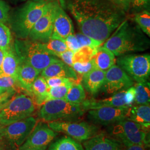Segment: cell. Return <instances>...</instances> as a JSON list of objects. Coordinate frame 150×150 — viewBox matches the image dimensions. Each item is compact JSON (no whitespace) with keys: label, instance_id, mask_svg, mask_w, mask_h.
<instances>
[{"label":"cell","instance_id":"cell-7","mask_svg":"<svg viewBox=\"0 0 150 150\" xmlns=\"http://www.w3.org/2000/svg\"><path fill=\"white\" fill-rule=\"evenodd\" d=\"M117 65L137 83L148 82L150 74V54H124L118 56Z\"/></svg>","mask_w":150,"mask_h":150},{"label":"cell","instance_id":"cell-23","mask_svg":"<svg viewBox=\"0 0 150 150\" xmlns=\"http://www.w3.org/2000/svg\"><path fill=\"white\" fill-rule=\"evenodd\" d=\"M20 61L13 46L4 51L2 64V71L4 75L15 77L17 79Z\"/></svg>","mask_w":150,"mask_h":150},{"label":"cell","instance_id":"cell-21","mask_svg":"<svg viewBox=\"0 0 150 150\" xmlns=\"http://www.w3.org/2000/svg\"><path fill=\"white\" fill-rule=\"evenodd\" d=\"M127 119L139 123L144 129L148 130L150 126V105L131 106Z\"/></svg>","mask_w":150,"mask_h":150},{"label":"cell","instance_id":"cell-2","mask_svg":"<svg viewBox=\"0 0 150 150\" xmlns=\"http://www.w3.org/2000/svg\"><path fill=\"white\" fill-rule=\"evenodd\" d=\"M150 40L135 23L126 19L102 46L115 56L142 52L150 47Z\"/></svg>","mask_w":150,"mask_h":150},{"label":"cell","instance_id":"cell-24","mask_svg":"<svg viewBox=\"0 0 150 150\" xmlns=\"http://www.w3.org/2000/svg\"><path fill=\"white\" fill-rule=\"evenodd\" d=\"M49 88L45 79L38 76L32 84L31 92V96L36 104L41 105L46 101Z\"/></svg>","mask_w":150,"mask_h":150},{"label":"cell","instance_id":"cell-38","mask_svg":"<svg viewBox=\"0 0 150 150\" xmlns=\"http://www.w3.org/2000/svg\"><path fill=\"white\" fill-rule=\"evenodd\" d=\"M64 41L68 50H71L74 52L80 48V45L75 34L69 36L64 40Z\"/></svg>","mask_w":150,"mask_h":150},{"label":"cell","instance_id":"cell-25","mask_svg":"<svg viewBox=\"0 0 150 150\" xmlns=\"http://www.w3.org/2000/svg\"><path fill=\"white\" fill-rule=\"evenodd\" d=\"M48 150H84L80 144L70 137L65 136L56 140Z\"/></svg>","mask_w":150,"mask_h":150},{"label":"cell","instance_id":"cell-3","mask_svg":"<svg viewBox=\"0 0 150 150\" xmlns=\"http://www.w3.org/2000/svg\"><path fill=\"white\" fill-rule=\"evenodd\" d=\"M13 48L20 62L28 64L40 72L59 59L48 53L41 43L30 40H16Z\"/></svg>","mask_w":150,"mask_h":150},{"label":"cell","instance_id":"cell-13","mask_svg":"<svg viewBox=\"0 0 150 150\" xmlns=\"http://www.w3.org/2000/svg\"><path fill=\"white\" fill-rule=\"evenodd\" d=\"M134 85V81L118 65L114 64L106 71L101 90L107 94H114Z\"/></svg>","mask_w":150,"mask_h":150},{"label":"cell","instance_id":"cell-15","mask_svg":"<svg viewBox=\"0 0 150 150\" xmlns=\"http://www.w3.org/2000/svg\"><path fill=\"white\" fill-rule=\"evenodd\" d=\"M53 25V33L51 36L64 40L69 36L74 34L72 21L58 1L55 5Z\"/></svg>","mask_w":150,"mask_h":150},{"label":"cell","instance_id":"cell-18","mask_svg":"<svg viewBox=\"0 0 150 150\" xmlns=\"http://www.w3.org/2000/svg\"><path fill=\"white\" fill-rule=\"evenodd\" d=\"M125 91L126 90L119 91L114 93L112 96L102 100H85L82 104L85 111L103 107L128 106L126 105L125 98Z\"/></svg>","mask_w":150,"mask_h":150},{"label":"cell","instance_id":"cell-9","mask_svg":"<svg viewBox=\"0 0 150 150\" xmlns=\"http://www.w3.org/2000/svg\"><path fill=\"white\" fill-rule=\"evenodd\" d=\"M48 126L56 132L67 134L72 139L80 142L85 141L98 134L96 126L86 122L56 121L49 122Z\"/></svg>","mask_w":150,"mask_h":150},{"label":"cell","instance_id":"cell-43","mask_svg":"<svg viewBox=\"0 0 150 150\" xmlns=\"http://www.w3.org/2000/svg\"><path fill=\"white\" fill-rule=\"evenodd\" d=\"M119 150H146L145 146L142 145H134L129 146L121 145V148Z\"/></svg>","mask_w":150,"mask_h":150},{"label":"cell","instance_id":"cell-14","mask_svg":"<svg viewBox=\"0 0 150 150\" xmlns=\"http://www.w3.org/2000/svg\"><path fill=\"white\" fill-rule=\"evenodd\" d=\"M131 106L103 107L92 109L89 110L88 116L95 123L103 125L114 124L127 118Z\"/></svg>","mask_w":150,"mask_h":150},{"label":"cell","instance_id":"cell-35","mask_svg":"<svg viewBox=\"0 0 150 150\" xmlns=\"http://www.w3.org/2000/svg\"><path fill=\"white\" fill-rule=\"evenodd\" d=\"M45 80L47 83V85L50 88L62 86L70 83H77L75 81L68 78H65V77H53L45 79Z\"/></svg>","mask_w":150,"mask_h":150},{"label":"cell","instance_id":"cell-11","mask_svg":"<svg viewBox=\"0 0 150 150\" xmlns=\"http://www.w3.org/2000/svg\"><path fill=\"white\" fill-rule=\"evenodd\" d=\"M57 1L48 3L47 9L32 27L28 36L30 40L45 43L50 39L53 33L54 13Z\"/></svg>","mask_w":150,"mask_h":150},{"label":"cell","instance_id":"cell-39","mask_svg":"<svg viewBox=\"0 0 150 150\" xmlns=\"http://www.w3.org/2000/svg\"><path fill=\"white\" fill-rule=\"evenodd\" d=\"M74 54V51L70 50H67L62 53L57 54L56 56L57 58H59L60 60L63 61L64 64L72 67L73 64L72 59H73Z\"/></svg>","mask_w":150,"mask_h":150},{"label":"cell","instance_id":"cell-45","mask_svg":"<svg viewBox=\"0 0 150 150\" xmlns=\"http://www.w3.org/2000/svg\"><path fill=\"white\" fill-rule=\"evenodd\" d=\"M4 56V51L0 50V76L4 75L2 71V64Z\"/></svg>","mask_w":150,"mask_h":150},{"label":"cell","instance_id":"cell-46","mask_svg":"<svg viewBox=\"0 0 150 150\" xmlns=\"http://www.w3.org/2000/svg\"><path fill=\"white\" fill-rule=\"evenodd\" d=\"M5 126L2 125L0 123V142L4 139V129Z\"/></svg>","mask_w":150,"mask_h":150},{"label":"cell","instance_id":"cell-32","mask_svg":"<svg viewBox=\"0 0 150 150\" xmlns=\"http://www.w3.org/2000/svg\"><path fill=\"white\" fill-rule=\"evenodd\" d=\"M76 83H70L62 86L49 88L47 101L54 99H64L70 88Z\"/></svg>","mask_w":150,"mask_h":150},{"label":"cell","instance_id":"cell-12","mask_svg":"<svg viewBox=\"0 0 150 150\" xmlns=\"http://www.w3.org/2000/svg\"><path fill=\"white\" fill-rule=\"evenodd\" d=\"M57 134L48 125L37 123L32 132L17 150H46Z\"/></svg>","mask_w":150,"mask_h":150},{"label":"cell","instance_id":"cell-10","mask_svg":"<svg viewBox=\"0 0 150 150\" xmlns=\"http://www.w3.org/2000/svg\"><path fill=\"white\" fill-rule=\"evenodd\" d=\"M37 120L32 116L5 126L4 139L14 148L21 146L32 132Z\"/></svg>","mask_w":150,"mask_h":150},{"label":"cell","instance_id":"cell-20","mask_svg":"<svg viewBox=\"0 0 150 150\" xmlns=\"http://www.w3.org/2000/svg\"><path fill=\"white\" fill-rule=\"evenodd\" d=\"M40 73L31 66L20 62L17 77L18 85L31 95L32 84Z\"/></svg>","mask_w":150,"mask_h":150},{"label":"cell","instance_id":"cell-30","mask_svg":"<svg viewBox=\"0 0 150 150\" xmlns=\"http://www.w3.org/2000/svg\"><path fill=\"white\" fill-rule=\"evenodd\" d=\"M134 21L145 34L150 37V13L147 10L141 11L134 15Z\"/></svg>","mask_w":150,"mask_h":150},{"label":"cell","instance_id":"cell-47","mask_svg":"<svg viewBox=\"0 0 150 150\" xmlns=\"http://www.w3.org/2000/svg\"><path fill=\"white\" fill-rule=\"evenodd\" d=\"M10 90H11V89H6L5 88H2V87H0V97L2 96L3 95H4L5 93L7 91H8Z\"/></svg>","mask_w":150,"mask_h":150},{"label":"cell","instance_id":"cell-48","mask_svg":"<svg viewBox=\"0 0 150 150\" xmlns=\"http://www.w3.org/2000/svg\"><path fill=\"white\" fill-rule=\"evenodd\" d=\"M35 2H45V3H49L51 2H54L57 0H32Z\"/></svg>","mask_w":150,"mask_h":150},{"label":"cell","instance_id":"cell-27","mask_svg":"<svg viewBox=\"0 0 150 150\" xmlns=\"http://www.w3.org/2000/svg\"><path fill=\"white\" fill-rule=\"evenodd\" d=\"M67 101L74 104H82L86 100L85 89L81 83H75L70 88L64 98Z\"/></svg>","mask_w":150,"mask_h":150},{"label":"cell","instance_id":"cell-44","mask_svg":"<svg viewBox=\"0 0 150 150\" xmlns=\"http://www.w3.org/2000/svg\"><path fill=\"white\" fill-rule=\"evenodd\" d=\"M150 0H132V3L134 7L137 8H144L149 3Z\"/></svg>","mask_w":150,"mask_h":150},{"label":"cell","instance_id":"cell-17","mask_svg":"<svg viewBox=\"0 0 150 150\" xmlns=\"http://www.w3.org/2000/svg\"><path fill=\"white\" fill-rule=\"evenodd\" d=\"M121 144L103 133L97 134L83 143L85 150H119Z\"/></svg>","mask_w":150,"mask_h":150},{"label":"cell","instance_id":"cell-5","mask_svg":"<svg viewBox=\"0 0 150 150\" xmlns=\"http://www.w3.org/2000/svg\"><path fill=\"white\" fill-rule=\"evenodd\" d=\"M85 111L82 104L72 103L64 99H54L43 103L39 111V116L48 122L64 121L79 118Z\"/></svg>","mask_w":150,"mask_h":150},{"label":"cell","instance_id":"cell-34","mask_svg":"<svg viewBox=\"0 0 150 150\" xmlns=\"http://www.w3.org/2000/svg\"><path fill=\"white\" fill-rule=\"evenodd\" d=\"M75 36L79 43L80 48L85 46H90L93 48H98L101 46L102 42L94 40L82 33L75 34Z\"/></svg>","mask_w":150,"mask_h":150},{"label":"cell","instance_id":"cell-22","mask_svg":"<svg viewBox=\"0 0 150 150\" xmlns=\"http://www.w3.org/2000/svg\"><path fill=\"white\" fill-rule=\"evenodd\" d=\"M91 59L96 68L103 71L109 69L115 64L116 61L115 54L103 46H100L97 49L96 53Z\"/></svg>","mask_w":150,"mask_h":150},{"label":"cell","instance_id":"cell-36","mask_svg":"<svg viewBox=\"0 0 150 150\" xmlns=\"http://www.w3.org/2000/svg\"><path fill=\"white\" fill-rule=\"evenodd\" d=\"M19 86L16 78L6 76H0V87L6 89H16V86Z\"/></svg>","mask_w":150,"mask_h":150},{"label":"cell","instance_id":"cell-26","mask_svg":"<svg viewBox=\"0 0 150 150\" xmlns=\"http://www.w3.org/2000/svg\"><path fill=\"white\" fill-rule=\"evenodd\" d=\"M136 90L135 103L139 105H150V86L149 82L136 83L134 85Z\"/></svg>","mask_w":150,"mask_h":150},{"label":"cell","instance_id":"cell-29","mask_svg":"<svg viewBox=\"0 0 150 150\" xmlns=\"http://www.w3.org/2000/svg\"><path fill=\"white\" fill-rule=\"evenodd\" d=\"M98 48L85 46L79 49L74 54L72 59L73 64L76 62L85 63L90 61L92 56L96 53L97 49Z\"/></svg>","mask_w":150,"mask_h":150},{"label":"cell","instance_id":"cell-33","mask_svg":"<svg viewBox=\"0 0 150 150\" xmlns=\"http://www.w3.org/2000/svg\"><path fill=\"white\" fill-rule=\"evenodd\" d=\"M95 67H96L92 59L85 63H74L72 66V68L75 71L80 82L83 76Z\"/></svg>","mask_w":150,"mask_h":150},{"label":"cell","instance_id":"cell-28","mask_svg":"<svg viewBox=\"0 0 150 150\" xmlns=\"http://www.w3.org/2000/svg\"><path fill=\"white\" fill-rule=\"evenodd\" d=\"M41 43L48 53L54 56L68 50L64 40L54 36H51L47 42Z\"/></svg>","mask_w":150,"mask_h":150},{"label":"cell","instance_id":"cell-49","mask_svg":"<svg viewBox=\"0 0 150 150\" xmlns=\"http://www.w3.org/2000/svg\"><path fill=\"white\" fill-rule=\"evenodd\" d=\"M0 150H4V149L2 147H1V146H0Z\"/></svg>","mask_w":150,"mask_h":150},{"label":"cell","instance_id":"cell-37","mask_svg":"<svg viewBox=\"0 0 150 150\" xmlns=\"http://www.w3.org/2000/svg\"><path fill=\"white\" fill-rule=\"evenodd\" d=\"M10 7L5 1L0 0V22L5 23L9 19Z\"/></svg>","mask_w":150,"mask_h":150},{"label":"cell","instance_id":"cell-42","mask_svg":"<svg viewBox=\"0 0 150 150\" xmlns=\"http://www.w3.org/2000/svg\"><path fill=\"white\" fill-rule=\"evenodd\" d=\"M113 2L126 12L129 11L132 0H111Z\"/></svg>","mask_w":150,"mask_h":150},{"label":"cell","instance_id":"cell-6","mask_svg":"<svg viewBox=\"0 0 150 150\" xmlns=\"http://www.w3.org/2000/svg\"><path fill=\"white\" fill-rule=\"evenodd\" d=\"M35 105L32 98L26 95L13 96L0 110V123L7 126L31 116L35 111Z\"/></svg>","mask_w":150,"mask_h":150},{"label":"cell","instance_id":"cell-31","mask_svg":"<svg viewBox=\"0 0 150 150\" xmlns=\"http://www.w3.org/2000/svg\"><path fill=\"white\" fill-rule=\"evenodd\" d=\"M12 38L9 28L0 22V50L5 51L12 46Z\"/></svg>","mask_w":150,"mask_h":150},{"label":"cell","instance_id":"cell-1","mask_svg":"<svg viewBox=\"0 0 150 150\" xmlns=\"http://www.w3.org/2000/svg\"><path fill=\"white\" fill-rule=\"evenodd\" d=\"M64 3L81 33L102 43L126 19V12L111 0H66Z\"/></svg>","mask_w":150,"mask_h":150},{"label":"cell","instance_id":"cell-19","mask_svg":"<svg viewBox=\"0 0 150 150\" xmlns=\"http://www.w3.org/2000/svg\"><path fill=\"white\" fill-rule=\"evenodd\" d=\"M106 71L100 70L95 67L83 76L81 80V85L88 93L95 95L100 91L102 87Z\"/></svg>","mask_w":150,"mask_h":150},{"label":"cell","instance_id":"cell-41","mask_svg":"<svg viewBox=\"0 0 150 150\" xmlns=\"http://www.w3.org/2000/svg\"><path fill=\"white\" fill-rule=\"evenodd\" d=\"M15 93V90L11 89L7 91L4 95L0 97V110L6 105V104L9 102L11 98L14 95Z\"/></svg>","mask_w":150,"mask_h":150},{"label":"cell","instance_id":"cell-40","mask_svg":"<svg viewBox=\"0 0 150 150\" xmlns=\"http://www.w3.org/2000/svg\"><path fill=\"white\" fill-rule=\"evenodd\" d=\"M136 97V90L134 86H131L126 89L125 93V98L126 105L131 106L134 102Z\"/></svg>","mask_w":150,"mask_h":150},{"label":"cell","instance_id":"cell-4","mask_svg":"<svg viewBox=\"0 0 150 150\" xmlns=\"http://www.w3.org/2000/svg\"><path fill=\"white\" fill-rule=\"evenodd\" d=\"M48 3L28 1L17 11L11 21V27L16 36L27 38L32 27L43 15Z\"/></svg>","mask_w":150,"mask_h":150},{"label":"cell","instance_id":"cell-16","mask_svg":"<svg viewBox=\"0 0 150 150\" xmlns=\"http://www.w3.org/2000/svg\"><path fill=\"white\" fill-rule=\"evenodd\" d=\"M41 73V76L45 79L53 77H65L75 81L77 83L80 82L72 67L64 64L60 59L49 64Z\"/></svg>","mask_w":150,"mask_h":150},{"label":"cell","instance_id":"cell-8","mask_svg":"<svg viewBox=\"0 0 150 150\" xmlns=\"http://www.w3.org/2000/svg\"><path fill=\"white\" fill-rule=\"evenodd\" d=\"M147 131L139 124L127 119L120 121L113 126L111 134L113 138L123 146L148 144Z\"/></svg>","mask_w":150,"mask_h":150}]
</instances>
